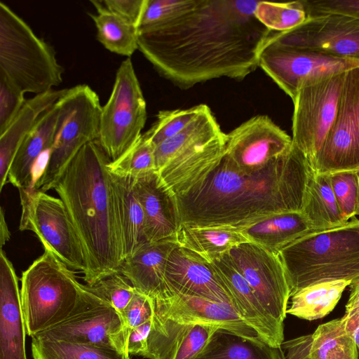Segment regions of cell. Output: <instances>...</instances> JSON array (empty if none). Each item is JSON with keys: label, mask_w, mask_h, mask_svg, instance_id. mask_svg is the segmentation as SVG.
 I'll return each instance as SVG.
<instances>
[{"label": "cell", "mask_w": 359, "mask_h": 359, "mask_svg": "<svg viewBox=\"0 0 359 359\" xmlns=\"http://www.w3.org/2000/svg\"><path fill=\"white\" fill-rule=\"evenodd\" d=\"M259 1L195 0L186 12L138 32V50L181 89L221 77L242 80L259 67L272 32L255 15Z\"/></svg>", "instance_id": "obj_1"}, {"label": "cell", "mask_w": 359, "mask_h": 359, "mask_svg": "<svg viewBox=\"0 0 359 359\" xmlns=\"http://www.w3.org/2000/svg\"><path fill=\"white\" fill-rule=\"evenodd\" d=\"M58 100L41 114L13 158L8 180L18 190L34 187L36 163L44 154H49L60 114Z\"/></svg>", "instance_id": "obj_25"}, {"label": "cell", "mask_w": 359, "mask_h": 359, "mask_svg": "<svg viewBox=\"0 0 359 359\" xmlns=\"http://www.w3.org/2000/svg\"><path fill=\"white\" fill-rule=\"evenodd\" d=\"M238 315L269 344L281 346L284 326L264 310L245 278L233 266L227 253L210 262Z\"/></svg>", "instance_id": "obj_19"}, {"label": "cell", "mask_w": 359, "mask_h": 359, "mask_svg": "<svg viewBox=\"0 0 359 359\" xmlns=\"http://www.w3.org/2000/svg\"><path fill=\"white\" fill-rule=\"evenodd\" d=\"M19 229L34 231L45 250L70 269L83 276L86 273L81 242L60 198L34 189L28 210L20 217Z\"/></svg>", "instance_id": "obj_10"}, {"label": "cell", "mask_w": 359, "mask_h": 359, "mask_svg": "<svg viewBox=\"0 0 359 359\" xmlns=\"http://www.w3.org/2000/svg\"><path fill=\"white\" fill-rule=\"evenodd\" d=\"M358 353H359V347L358 348Z\"/></svg>", "instance_id": "obj_51"}, {"label": "cell", "mask_w": 359, "mask_h": 359, "mask_svg": "<svg viewBox=\"0 0 359 359\" xmlns=\"http://www.w3.org/2000/svg\"><path fill=\"white\" fill-rule=\"evenodd\" d=\"M219 327L207 324H185L154 316L144 358L196 359Z\"/></svg>", "instance_id": "obj_21"}, {"label": "cell", "mask_w": 359, "mask_h": 359, "mask_svg": "<svg viewBox=\"0 0 359 359\" xmlns=\"http://www.w3.org/2000/svg\"><path fill=\"white\" fill-rule=\"evenodd\" d=\"M347 71L304 81L293 102L292 143L312 168L337 114Z\"/></svg>", "instance_id": "obj_8"}, {"label": "cell", "mask_w": 359, "mask_h": 359, "mask_svg": "<svg viewBox=\"0 0 359 359\" xmlns=\"http://www.w3.org/2000/svg\"><path fill=\"white\" fill-rule=\"evenodd\" d=\"M155 147L142 134L135 144L120 158L109 163L111 172L135 178L156 170Z\"/></svg>", "instance_id": "obj_39"}, {"label": "cell", "mask_w": 359, "mask_h": 359, "mask_svg": "<svg viewBox=\"0 0 359 359\" xmlns=\"http://www.w3.org/2000/svg\"><path fill=\"white\" fill-rule=\"evenodd\" d=\"M128 334L121 315L97 296L93 303L82 312L34 336L106 347L128 353Z\"/></svg>", "instance_id": "obj_16"}, {"label": "cell", "mask_w": 359, "mask_h": 359, "mask_svg": "<svg viewBox=\"0 0 359 359\" xmlns=\"http://www.w3.org/2000/svg\"><path fill=\"white\" fill-rule=\"evenodd\" d=\"M147 104L130 57L118 68L114 86L102 106L97 142L111 161L127 151L142 135Z\"/></svg>", "instance_id": "obj_9"}, {"label": "cell", "mask_w": 359, "mask_h": 359, "mask_svg": "<svg viewBox=\"0 0 359 359\" xmlns=\"http://www.w3.org/2000/svg\"><path fill=\"white\" fill-rule=\"evenodd\" d=\"M88 287L92 292L111 304L119 313L126 307L135 292V288L120 272L107 276Z\"/></svg>", "instance_id": "obj_41"}, {"label": "cell", "mask_w": 359, "mask_h": 359, "mask_svg": "<svg viewBox=\"0 0 359 359\" xmlns=\"http://www.w3.org/2000/svg\"><path fill=\"white\" fill-rule=\"evenodd\" d=\"M357 174H358V182H359V169L357 170ZM358 215H359V209H358Z\"/></svg>", "instance_id": "obj_50"}, {"label": "cell", "mask_w": 359, "mask_h": 359, "mask_svg": "<svg viewBox=\"0 0 359 359\" xmlns=\"http://www.w3.org/2000/svg\"><path fill=\"white\" fill-rule=\"evenodd\" d=\"M312 170L292 143L251 174L238 171L224 156L203 180L176 197L181 225L241 230L275 214L302 212Z\"/></svg>", "instance_id": "obj_2"}, {"label": "cell", "mask_w": 359, "mask_h": 359, "mask_svg": "<svg viewBox=\"0 0 359 359\" xmlns=\"http://www.w3.org/2000/svg\"><path fill=\"white\" fill-rule=\"evenodd\" d=\"M270 37L286 46L359 62V18L340 13L306 18L299 26L273 32Z\"/></svg>", "instance_id": "obj_14"}, {"label": "cell", "mask_w": 359, "mask_h": 359, "mask_svg": "<svg viewBox=\"0 0 359 359\" xmlns=\"http://www.w3.org/2000/svg\"><path fill=\"white\" fill-rule=\"evenodd\" d=\"M26 325L18 279L11 262L0 252V359H27Z\"/></svg>", "instance_id": "obj_23"}, {"label": "cell", "mask_w": 359, "mask_h": 359, "mask_svg": "<svg viewBox=\"0 0 359 359\" xmlns=\"http://www.w3.org/2000/svg\"><path fill=\"white\" fill-rule=\"evenodd\" d=\"M359 169V67L346 72L333 125L312 166L332 174Z\"/></svg>", "instance_id": "obj_12"}, {"label": "cell", "mask_w": 359, "mask_h": 359, "mask_svg": "<svg viewBox=\"0 0 359 359\" xmlns=\"http://www.w3.org/2000/svg\"><path fill=\"white\" fill-rule=\"evenodd\" d=\"M155 313L154 300L135 289V294L120 313L128 332L153 318Z\"/></svg>", "instance_id": "obj_44"}, {"label": "cell", "mask_w": 359, "mask_h": 359, "mask_svg": "<svg viewBox=\"0 0 359 359\" xmlns=\"http://www.w3.org/2000/svg\"><path fill=\"white\" fill-rule=\"evenodd\" d=\"M97 295L80 283L74 271L45 250L22 273L20 300L29 337L88 308Z\"/></svg>", "instance_id": "obj_5"}, {"label": "cell", "mask_w": 359, "mask_h": 359, "mask_svg": "<svg viewBox=\"0 0 359 359\" xmlns=\"http://www.w3.org/2000/svg\"><path fill=\"white\" fill-rule=\"evenodd\" d=\"M302 359H358L359 353L343 318L320 325L313 333L299 337Z\"/></svg>", "instance_id": "obj_30"}, {"label": "cell", "mask_w": 359, "mask_h": 359, "mask_svg": "<svg viewBox=\"0 0 359 359\" xmlns=\"http://www.w3.org/2000/svg\"><path fill=\"white\" fill-rule=\"evenodd\" d=\"M110 161L97 141L89 142L73 157L53 187L81 242L88 285L119 272L124 260Z\"/></svg>", "instance_id": "obj_3"}, {"label": "cell", "mask_w": 359, "mask_h": 359, "mask_svg": "<svg viewBox=\"0 0 359 359\" xmlns=\"http://www.w3.org/2000/svg\"><path fill=\"white\" fill-rule=\"evenodd\" d=\"M240 231L248 241L278 253L313 230L301 211H292L271 215Z\"/></svg>", "instance_id": "obj_28"}, {"label": "cell", "mask_w": 359, "mask_h": 359, "mask_svg": "<svg viewBox=\"0 0 359 359\" xmlns=\"http://www.w3.org/2000/svg\"><path fill=\"white\" fill-rule=\"evenodd\" d=\"M177 246L175 238L148 243L124 259L119 272L154 302L166 299L175 294L165 280L166 264L170 252Z\"/></svg>", "instance_id": "obj_24"}, {"label": "cell", "mask_w": 359, "mask_h": 359, "mask_svg": "<svg viewBox=\"0 0 359 359\" xmlns=\"http://www.w3.org/2000/svg\"><path fill=\"white\" fill-rule=\"evenodd\" d=\"M180 247L210 262L234 246L248 240L240 230L229 226H188L180 225L176 234Z\"/></svg>", "instance_id": "obj_31"}, {"label": "cell", "mask_w": 359, "mask_h": 359, "mask_svg": "<svg viewBox=\"0 0 359 359\" xmlns=\"http://www.w3.org/2000/svg\"><path fill=\"white\" fill-rule=\"evenodd\" d=\"M25 101L24 93L0 73V135L17 116Z\"/></svg>", "instance_id": "obj_43"}, {"label": "cell", "mask_w": 359, "mask_h": 359, "mask_svg": "<svg viewBox=\"0 0 359 359\" xmlns=\"http://www.w3.org/2000/svg\"><path fill=\"white\" fill-rule=\"evenodd\" d=\"M227 254L266 312L283 326L291 288L278 254L250 241L233 247Z\"/></svg>", "instance_id": "obj_11"}, {"label": "cell", "mask_w": 359, "mask_h": 359, "mask_svg": "<svg viewBox=\"0 0 359 359\" xmlns=\"http://www.w3.org/2000/svg\"><path fill=\"white\" fill-rule=\"evenodd\" d=\"M255 15L266 27L273 32L290 30L304 22L306 14L300 1L272 2L259 1Z\"/></svg>", "instance_id": "obj_37"}, {"label": "cell", "mask_w": 359, "mask_h": 359, "mask_svg": "<svg viewBox=\"0 0 359 359\" xmlns=\"http://www.w3.org/2000/svg\"><path fill=\"white\" fill-rule=\"evenodd\" d=\"M302 212L313 231L334 228L348 222L337 203L330 174H319L312 170Z\"/></svg>", "instance_id": "obj_32"}, {"label": "cell", "mask_w": 359, "mask_h": 359, "mask_svg": "<svg viewBox=\"0 0 359 359\" xmlns=\"http://www.w3.org/2000/svg\"><path fill=\"white\" fill-rule=\"evenodd\" d=\"M195 0H147L137 32L167 22L189 10Z\"/></svg>", "instance_id": "obj_42"}, {"label": "cell", "mask_w": 359, "mask_h": 359, "mask_svg": "<svg viewBox=\"0 0 359 359\" xmlns=\"http://www.w3.org/2000/svg\"><path fill=\"white\" fill-rule=\"evenodd\" d=\"M165 276L176 294L232 305L210 262L179 245L169 255Z\"/></svg>", "instance_id": "obj_18"}, {"label": "cell", "mask_w": 359, "mask_h": 359, "mask_svg": "<svg viewBox=\"0 0 359 359\" xmlns=\"http://www.w3.org/2000/svg\"><path fill=\"white\" fill-rule=\"evenodd\" d=\"M1 216H0V243L1 248H2L3 245L10 240L11 238V233L8 228L7 223L6 222V218L4 216V211L3 208H1Z\"/></svg>", "instance_id": "obj_49"}, {"label": "cell", "mask_w": 359, "mask_h": 359, "mask_svg": "<svg viewBox=\"0 0 359 359\" xmlns=\"http://www.w3.org/2000/svg\"><path fill=\"white\" fill-rule=\"evenodd\" d=\"M90 2L97 11L88 13L97 29V40L110 52L130 57L138 50L137 28L107 9L102 1Z\"/></svg>", "instance_id": "obj_34"}, {"label": "cell", "mask_w": 359, "mask_h": 359, "mask_svg": "<svg viewBox=\"0 0 359 359\" xmlns=\"http://www.w3.org/2000/svg\"><path fill=\"white\" fill-rule=\"evenodd\" d=\"M226 139L224 133L187 147L157 171L175 197L187 194L220 163L225 155Z\"/></svg>", "instance_id": "obj_20"}, {"label": "cell", "mask_w": 359, "mask_h": 359, "mask_svg": "<svg viewBox=\"0 0 359 359\" xmlns=\"http://www.w3.org/2000/svg\"><path fill=\"white\" fill-rule=\"evenodd\" d=\"M359 308V280L350 285V295L346 304L345 316H348Z\"/></svg>", "instance_id": "obj_48"}, {"label": "cell", "mask_w": 359, "mask_h": 359, "mask_svg": "<svg viewBox=\"0 0 359 359\" xmlns=\"http://www.w3.org/2000/svg\"><path fill=\"white\" fill-rule=\"evenodd\" d=\"M292 137L266 115L250 118L226 134L225 157L238 171L257 172L286 152Z\"/></svg>", "instance_id": "obj_15"}, {"label": "cell", "mask_w": 359, "mask_h": 359, "mask_svg": "<svg viewBox=\"0 0 359 359\" xmlns=\"http://www.w3.org/2000/svg\"><path fill=\"white\" fill-rule=\"evenodd\" d=\"M330 184L339 208L346 221L355 217L359 209V182L357 170L330 174Z\"/></svg>", "instance_id": "obj_40"}, {"label": "cell", "mask_w": 359, "mask_h": 359, "mask_svg": "<svg viewBox=\"0 0 359 359\" xmlns=\"http://www.w3.org/2000/svg\"><path fill=\"white\" fill-rule=\"evenodd\" d=\"M196 359H287L281 346L262 338L217 329Z\"/></svg>", "instance_id": "obj_29"}, {"label": "cell", "mask_w": 359, "mask_h": 359, "mask_svg": "<svg viewBox=\"0 0 359 359\" xmlns=\"http://www.w3.org/2000/svg\"><path fill=\"white\" fill-rule=\"evenodd\" d=\"M223 133L216 118L207 105L203 111L183 130L156 147L154 156L156 171L187 147Z\"/></svg>", "instance_id": "obj_35"}, {"label": "cell", "mask_w": 359, "mask_h": 359, "mask_svg": "<svg viewBox=\"0 0 359 359\" xmlns=\"http://www.w3.org/2000/svg\"><path fill=\"white\" fill-rule=\"evenodd\" d=\"M152 319L130 330L127 341V351L129 355L144 357L147 350V340L152 325Z\"/></svg>", "instance_id": "obj_47"}, {"label": "cell", "mask_w": 359, "mask_h": 359, "mask_svg": "<svg viewBox=\"0 0 359 359\" xmlns=\"http://www.w3.org/2000/svg\"><path fill=\"white\" fill-rule=\"evenodd\" d=\"M306 18L340 13L359 18V0H301Z\"/></svg>", "instance_id": "obj_45"}, {"label": "cell", "mask_w": 359, "mask_h": 359, "mask_svg": "<svg viewBox=\"0 0 359 359\" xmlns=\"http://www.w3.org/2000/svg\"><path fill=\"white\" fill-rule=\"evenodd\" d=\"M60 114L53 143L46 165L34 188L46 192L53 189L76 153L86 144L97 141L102 106L89 86L68 88L59 99Z\"/></svg>", "instance_id": "obj_7"}, {"label": "cell", "mask_w": 359, "mask_h": 359, "mask_svg": "<svg viewBox=\"0 0 359 359\" xmlns=\"http://www.w3.org/2000/svg\"><path fill=\"white\" fill-rule=\"evenodd\" d=\"M110 175L125 259L149 242L144 211L134 188L135 177Z\"/></svg>", "instance_id": "obj_26"}, {"label": "cell", "mask_w": 359, "mask_h": 359, "mask_svg": "<svg viewBox=\"0 0 359 359\" xmlns=\"http://www.w3.org/2000/svg\"><path fill=\"white\" fill-rule=\"evenodd\" d=\"M147 0H102L109 11L138 28Z\"/></svg>", "instance_id": "obj_46"}, {"label": "cell", "mask_w": 359, "mask_h": 359, "mask_svg": "<svg viewBox=\"0 0 359 359\" xmlns=\"http://www.w3.org/2000/svg\"><path fill=\"white\" fill-rule=\"evenodd\" d=\"M134 188L144 211L148 241L175 239L181 225L177 199L158 172L135 178Z\"/></svg>", "instance_id": "obj_22"}, {"label": "cell", "mask_w": 359, "mask_h": 359, "mask_svg": "<svg viewBox=\"0 0 359 359\" xmlns=\"http://www.w3.org/2000/svg\"><path fill=\"white\" fill-rule=\"evenodd\" d=\"M206 107L201 104L185 109L160 111L156 121L143 135L156 147L183 130Z\"/></svg>", "instance_id": "obj_38"}, {"label": "cell", "mask_w": 359, "mask_h": 359, "mask_svg": "<svg viewBox=\"0 0 359 359\" xmlns=\"http://www.w3.org/2000/svg\"><path fill=\"white\" fill-rule=\"evenodd\" d=\"M291 288L332 280H359V219L311 231L278 252Z\"/></svg>", "instance_id": "obj_4"}, {"label": "cell", "mask_w": 359, "mask_h": 359, "mask_svg": "<svg viewBox=\"0 0 359 359\" xmlns=\"http://www.w3.org/2000/svg\"><path fill=\"white\" fill-rule=\"evenodd\" d=\"M259 67L294 100L307 79L359 67V62L279 43L270 36L259 60Z\"/></svg>", "instance_id": "obj_13"}, {"label": "cell", "mask_w": 359, "mask_h": 359, "mask_svg": "<svg viewBox=\"0 0 359 359\" xmlns=\"http://www.w3.org/2000/svg\"><path fill=\"white\" fill-rule=\"evenodd\" d=\"M34 359H130V355L116 350L51 337H32Z\"/></svg>", "instance_id": "obj_36"}, {"label": "cell", "mask_w": 359, "mask_h": 359, "mask_svg": "<svg viewBox=\"0 0 359 359\" xmlns=\"http://www.w3.org/2000/svg\"><path fill=\"white\" fill-rule=\"evenodd\" d=\"M63 72L53 47L1 1L0 73L24 94L36 95L59 86Z\"/></svg>", "instance_id": "obj_6"}, {"label": "cell", "mask_w": 359, "mask_h": 359, "mask_svg": "<svg viewBox=\"0 0 359 359\" xmlns=\"http://www.w3.org/2000/svg\"><path fill=\"white\" fill-rule=\"evenodd\" d=\"M154 302V316L162 319L185 324L211 325L243 336L262 338L238 315L233 306L227 303L215 302L176 293Z\"/></svg>", "instance_id": "obj_17"}, {"label": "cell", "mask_w": 359, "mask_h": 359, "mask_svg": "<svg viewBox=\"0 0 359 359\" xmlns=\"http://www.w3.org/2000/svg\"><path fill=\"white\" fill-rule=\"evenodd\" d=\"M351 281L332 280L312 284L292 294L287 313L307 320L327 316L337 306Z\"/></svg>", "instance_id": "obj_33"}, {"label": "cell", "mask_w": 359, "mask_h": 359, "mask_svg": "<svg viewBox=\"0 0 359 359\" xmlns=\"http://www.w3.org/2000/svg\"><path fill=\"white\" fill-rule=\"evenodd\" d=\"M67 89H53L26 100L17 116L0 135L1 191L6 184L10 167L21 143L41 114L54 104Z\"/></svg>", "instance_id": "obj_27"}]
</instances>
